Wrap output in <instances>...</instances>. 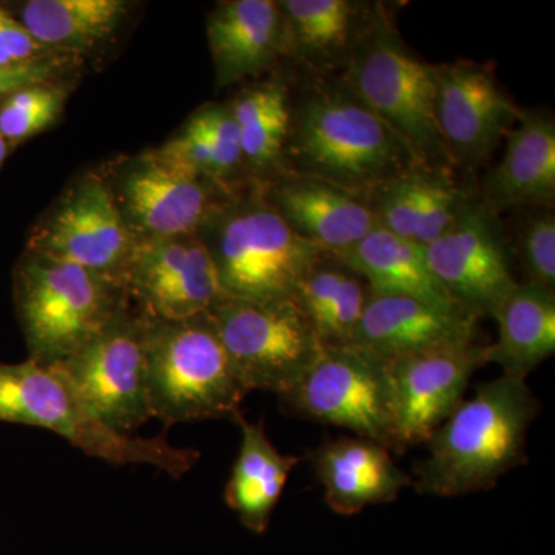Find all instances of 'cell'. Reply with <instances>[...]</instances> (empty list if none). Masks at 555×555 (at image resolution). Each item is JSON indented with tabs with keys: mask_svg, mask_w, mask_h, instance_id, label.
Returning a JSON list of instances; mask_svg holds the SVG:
<instances>
[{
	"mask_svg": "<svg viewBox=\"0 0 555 555\" xmlns=\"http://www.w3.org/2000/svg\"><path fill=\"white\" fill-rule=\"evenodd\" d=\"M190 122L206 139L214 160L215 179L232 175L244 164L238 126L229 107H207Z\"/></svg>",
	"mask_w": 555,
	"mask_h": 555,
	"instance_id": "obj_32",
	"label": "cell"
},
{
	"mask_svg": "<svg viewBox=\"0 0 555 555\" xmlns=\"http://www.w3.org/2000/svg\"><path fill=\"white\" fill-rule=\"evenodd\" d=\"M540 403L524 379L502 377L478 386L433 437L415 466L422 495L462 496L489 491L526 463L529 427Z\"/></svg>",
	"mask_w": 555,
	"mask_h": 555,
	"instance_id": "obj_2",
	"label": "cell"
},
{
	"mask_svg": "<svg viewBox=\"0 0 555 555\" xmlns=\"http://www.w3.org/2000/svg\"><path fill=\"white\" fill-rule=\"evenodd\" d=\"M520 113L491 65H437V126L454 169H474L491 158Z\"/></svg>",
	"mask_w": 555,
	"mask_h": 555,
	"instance_id": "obj_12",
	"label": "cell"
},
{
	"mask_svg": "<svg viewBox=\"0 0 555 555\" xmlns=\"http://www.w3.org/2000/svg\"><path fill=\"white\" fill-rule=\"evenodd\" d=\"M287 50L308 75L345 72L364 39L389 20V7L363 0H283Z\"/></svg>",
	"mask_w": 555,
	"mask_h": 555,
	"instance_id": "obj_16",
	"label": "cell"
},
{
	"mask_svg": "<svg viewBox=\"0 0 555 555\" xmlns=\"http://www.w3.org/2000/svg\"><path fill=\"white\" fill-rule=\"evenodd\" d=\"M339 75L422 166L454 170L437 126V65L414 53L392 17L361 42Z\"/></svg>",
	"mask_w": 555,
	"mask_h": 555,
	"instance_id": "obj_6",
	"label": "cell"
},
{
	"mask_svg": "<svg viewBox=\"0 0 555 555\" xmlns=\"http://www.w3.org/2000/svg\"><path fill=\"white\" fill-rule=\"evenodd\" d=\"M147 313L127 308L82 349L54 364L104 425L131 436L152 418L147 385Z\"/></svg>",
	"mask_w": 555,
	"mask_h": 555,
	"instance_id": "obj_10",
	"label": "cell"
},
{
	"mask_svg": "<svg viewBox=\"0 0 555 555\" xmlns=\"http://www.w3.org/2000/svg\"><path fill=\"white\" fill-rule=\"evenodd\" d=\"M499 338L483 346V363L524 379L555 352V291L518 283L494 318Z\"/></svg>",
	"mask_w": 555,
	"mask_h": 555,
	"instance_id": "obj_23",
	"label": "cell"
},
{
	"mask_svg": "<svg viewBox=\"0 0 555 555\" xmlns=\"http://www.w3.org/2000/svg\"><path fill=\"white\" fill-rule=\"evenodd\" d=\"M425 251L430 272L451 301L478 320L495 318L518 284L502 219L477 192Z\"/></svg>",
	"mask_w": 555,
	"mask_h": 555,
	"instance_id": "obj_11",
	"label": "cell"
},
{
	"mask_svg": "<svg viewBox=\"0 0 555 555\" xmlns=\"http://www.w3.org/2000/svg\"><path fill=\"white\" fill-rule=\"evenodd\" d=\"M480 366H485L483 346L476 341L389 360L397 454L426 443L454 414Z\"/></svg>",
	"mask_w": 555,
	"mask_h": 555,
	"instance_id": "obj_13",
	"label": "cell"
},
{
	"mask_svg": "<svg viewBox=\"0 0 555 555\" xmlns=\"http://www.w3.org/2000/svg\"><path fill=\"white\" fill-rule=\"evenodd\" d=\"M478 198L496 215L554 207L555 119L547 109H521L505 137V153L486 173Z\"/></svg>",
	"mask_w": 555,
	"mask_h": 555,
	"instance_id": "obj_18",
	"label": "cell"
},
{
	"mask_svg": "<svg viewBox=\"0 0 555 555\" xmlns=\"http://www.w3.org/2000/svg\"><path fill=\"white\" fill-rule=\"evenodd\" d=\"M476 190L460 185L452 171L426 169L416 173L414 243L429 246L459 218Z\"/></svg>",
	"mask_w": 555,
	"mask_h": 555,
	"instance_id": "obj_29",
	"label": "cell"
},
{
	"mask_svg": "<svg viewBox=\"0 0 555 555\" xmlns=\"http://www.w3.org/2000/svg\"><path fill=\"white\" fill-rule=\"evenodd\" d=\"M126 297V288L108 278L30 251L14 269L28 360L43 366L67 360L127 308Z\"/></svg>",
	"mask_w": 555,
	"mask_h": 555,
	"instance_id": "obj_5",
	"label": "cell"
},
{
	"mask_svg": "<svg viewBox=\"0 0 555 555\" xmlns=\"http://www.w3.org/2000/svg\"><path fill=\"white\" fill-rule=\"evenodd\" d=\"M291 102L284 171L367 201L390 179L425 167L341 75H308Z\"/></svg>",
	"mask_w": 555,
	"mask_h": 555,
	"instance_id": "obj_1",
	"label": "cell"
},
{
	"mask_svg": "<svg viewBox=\"0 0 555 555\" xmlns=\"http://www.w3.org/2000/svg\"><path fill=\"white\" fill-rule=\"evenodd\" d=\"M126 11L122 0H30L20 22L42 49L83 50L109 38Z\"/></svg>",
	"mask_w": 555,
	"mask_h": 555,
	"instance_id": "obj_27",
	"label": "cell"
},
{
	"mask_svg": "<svg viewBox=\"0 0 555 555\" xmlns=\"http://www.w3.org/2000/svg\"><path fill=\"white\" fill-rule=\"evenodd\" d=\"M268 204L298 236L337 257L378 224L367 201L331 182L291 171L281 175Z\"/></svg>",
	"mask_w": 555,
	"mask_h": 555,
	"instance_id": "obj_19",
	"label": "cell"
},
{
	"mask_svg": "<svg viewBox=\"0 0 555 555\" xmlns=\"http://www.w3.org/2000/svg\"><path fill=\"white\" fill-rule=\"evenodd\" d=\"M207 247L224 298L241 301L295 298L313 262L326 255L298 236L268 203L225 211Z\"/></svg>",
	"mask_w": 555,
	"mask_h": 555,
	"instance_id": "obj_7",
	"label": "cell"
},
{
	"mask_svg": "<svg viewBox=\"0 0 555 555\" xmlns=\"http://www.w3.org/2000/svg\"><path fill=\"white\" fill-rule=\"evenodd\" d=\"M147 385L152 418L166 426L235 422L248 393L210 313L182 321L150 318Z\"/></svg>",
	"mask_w": 555,
	"mask_h": 555,
	"instance_id": "obj_4",
	"label": "cell"
},
{
	"mask_svg": "<svg viewBox=\"0 0 555 555\" xmlns=\"http://www.w3.org/2000/svg\"><path fill=\"white\" fill-rule=\"evenodd\" d=\"M478 318L456 306L437 305L369 288L353 343L386 360L476 341Z\"/></svg>",
	"mask_w": 555,
	"mask_h": 555,
	"instance_id": "obj_17",
	"label": "cell"
},
{
	"mask_svg": "<svg viewBox=\"0 0 555 555\" xmlns=\"http://www.w3.org/2000/svg\"><path fill=\"white\" fill-rule=\"evenodd\" d=\"M42 50L24 25L0 7V67L42 61Z\"/></svg>",
	"mask_w": 555,
	"mask_h": 555,
	"instance_id": "obj_33",
	"label": "cell"
},
{
	"mask_svg": "<svg viewBox=\"0 0 555 555\" xmlns=\"http://www.w3.org/2000/svg\"><path fill=\"white\" fill-rule=\"evenodd\" d=\"M62 91L47 86L25 87L0 100V137L21 144L49 129L62 109Z\"/></svg>",
	"mask_w": 555,
	"mask_h": 555,
	"instance_id": "obj_30",
	"label": "cell"
},
{
	"mask_svg": "<svg viewBox=\"0 0 555 555\" xmlns=\"http://www.w3.org/2000/svg\"><path fill=\"white\" fill-rule=\"evenodd\" d=\"M124 288L158 321L204 315L225 299L214 257L201 241H160L137 248Z\"/></svg>",
	"mask_w": 555,
	"mask_h": 555,
	"instance_id": "obj_15",
	"label": "cell"
},
{
	"mask_svg": "<svg viewBox=\"0 0 555 555\" xmlns=\"http://www.w3.org/2000/svg\"><path fill=\"white\" fill-rule=\"evenodd\" d=\"M0 422L40 427L64 437L91 459L109 465H147L184 477L199 451L175 447L164 437H134L104 425L54 366L31 360L0 363Z\"/></svg>",
	"mask_w": 555,
	"mask_h": 555,
	"instance_id": "obj_3",
	"label": "cell"
},
{
	"mask_svg": "<svg viewBox=\"0 0 555 555\" xmlns=\"http://www.w3.org/2000/svg\"><path fill=\"white\" fill-rule=\"evenodd\" d=\"M248 392H288L315 364L324 345L297 299H224L210 312Z\"/></svg>",
	"mask_w": 555,
	"mask_h": 555,
	"instance_id": "obj_9",
	"label": "cell"
},
{
	"mask_svg": "<svg viewBox=\"0 0 555 555\" xmlns=\"http://www.w3.org/2000/svg\"><path fill=\"white\" fill-rule=\"evenodd\" d=\"M124 196L134 221L160 238L188 235L208 208L207 190L199 178L173 169L156 156L131 171Z\"/></svg>",
	"mask_w": 555,
	"mask_h": 555,
	"instance_id": "obj_24",
	"label": "cell"
},
{
	"mask_svg": "<svg viewBox=\"0 0 555 555\" xmlns=\"http://www.w3.org/2000/svg\"><path fill=\"white\" fill-rule=\"evenodd\" d=\"M521 214L516 233V254L528 280L526 283L555 288V214L554 207L518 210Z\"/></svg>",
	"mask_w": 555,
	"mask_h": 555,
	"instance_id": "obj_31",
	"label": "cell"
},
{
	"mask_svg": "<svg viewBox=\"0 0 555 555\" xmlns=\"http://www.w3.org/2000/svg\"><path fill=\"white\" fill-rule=\"evenodd\" d=\"M280 398L302 418L343 427L397 452L389 360L367 347H324L308 374Z\"/></svg>",
	"mask_w": 555,
	"mask_h": 555,
	"instance_id": "obj_8",
	"label": "cell"
},
{
	"mask_svg": "<svg viewBox=\"0 0 555 555\" xmlns=\"http://www.w3.org/2000/svg\"><path fill=\"white\" fill-rule=\"evenodd\" d=\"M53 68V65L47 61L0 67V100L25 87L42 86L47 79H50Z\"/></svg>",
	"mask_w": 555,
	"mask_h": 555,
	"instance_id": "obj_34",
	"label": "cell"
},
{
	"mask_svg": "<svg viewBox=\"0 0 555 555\" xmlns=\"http://www.w3.org/2000/svg\"><path fill=\"white\" fill-rule=\"evenodd\" d=\"M338 258L363 278L371 291L456 306L430 272L425 247L379 224Z\"/></svg>",
	"mask_w": 555,
	"mask_h": 555,
	"instance_id": "obj_25",
	"label": "cell"
},
{
	"mask_svg": "<svg viewBox=\"0 0 555 555\" xmlns=\"http://www.w3.org/2000/svg\"><path fill=\"white\" fill-rule=\"evenodd\" d=\"M310 465L323 486L327 506L339 516H356L369 506L392 503L412 486L389 449L356 436L324 441L310 452Z\"/></svg>",
	"mask_w": 555,
	"mask_h": 555,
	"instance_id": "obj_20",
	"label": "cell"
},
{
	"mask_svg": "<svg viewBox=\"0 0 555 555\" xmlns=\"http://www.w3.org/2000/svg\"><path fill=\"white\" fill-rule=\"evenodd\" d=\"M235 423L241 429V447L225 485V505L238 516L244 528L254 534H264L301 456L283 454L270 441L262 422H248L241 412Z\"/></svg>",
	"mask_w": 555,
	"mask_h": 555,
	"instance_id": "obj_22",
	"label": "cell"
},
{
	"mask_svg": "<svg viewBox=\"0 0 555 555\" xmlns=\"http://www.w3.org/2000/svg\"><path fill=\"white\" fill-rule=\"evenodd\" d=\"M291 89L268 82L241 93L230 105L238 126L244 163L257 170L280 169L291 127Z\"/></svg>",
	"mask_w": 555,
	"mask_h": 555,
	"instance_id": "obj_28",
	"label": "cell"
},
{
	"mask_svg": "<svg viewBox=\"0 0 555 555\" xmlns=\"http://www.w3.org/2000/svg\"><path fill=\"white\" fill-rule=\"evenodd\" d=\"M30 251L79 266L124 287L134 248L108 189L102 182L89 181L39 230Z\"/></svg>",
	"mask_w": 555,
	"mask_h": 555,
	"instance_id": "obj_14",
	"label": "cell"
},
{
	"mask_svg": "<svg viewBox=\"0 0 555 555\" xmlns=\"http://www.w3.org/2000/svg\"><path fill=\"white\" fill-rule=\"evenodd\" d=\"M10 145L2 137H0V167L5 163L7 156H9Z\"/></svg>",
	"mask_w": 555,
	"mask_h": 555,
	"instance_id": "obj_35",
	"label": "cell"
},
{
	"mask_svg": "<svg viewBox=\"0 0 555 555\" xmlns=\"http://www.w3.org/2000/svg\"><path fill=\"white\" fill-rule=\"evenodd\" d=\"M207 36L222 86L257 76L286 56V22L273 0L219 3L208 17Z\"/></svg>",
	"mask_w": 555,
	"mask_h": 555,
	"instance_id": "obj_21",
	"label": "cell"
},
{
	"mask_svg": "<svg viewBox=\"0 0 555 555\" xmlns=\"http://www.w3.org/2000/svg\"><path fill=\"white\" fill-rule=\"evenodd\" d=\"M367 295L366 281L337 255L326 254L302 278L295 299L323 345L341 346L353 343Z\"/></svg>",
	"mask_w": 555,
	"mask_h": 555,
	"instance_id": "obj_26",
	"label": "cell"
}]
</instances>
